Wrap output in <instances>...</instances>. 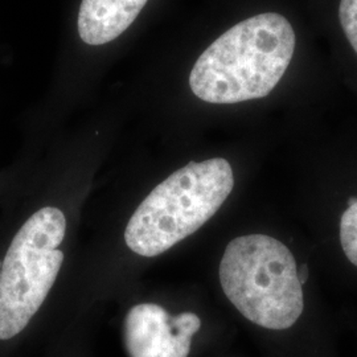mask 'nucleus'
<instances>
[{
    "label": "nucleus",
    "instance_id": "1",
    "mask_svg": "<svg viewBox=\"0 0 357 357\" xmlns=\"http://www.w3.org/2000/svg\"><path fill=\"white\" fill-rule=\"evenodd\" d=\"M295 32L280 13H259L231 26L197 59L190 86L202 101L245 102L268 96L293 60Z\"/></svg>",
    "mask_w": 357,
    "mask_h": 357
},
{
    "label": "nucleus",
    "instance_id": "2",
    "mask_svg": "<svg viewBox=\"0 0 357 357\" xmlns=\"http://www.w3.org/2000/svg\"><path fill=\"white\" fill-rule=\"evenodd\" d=\"M234 187L227 159L191 162L153 188L128 221L125 241L143 257H156L190 237L215 216Z\"/></svg>",
    "mask_w": 357,
    "mask_h": 357
},
{
    "label": "nucleus",
    "instance_id": "3",
    "mask_svg": "<svg viewBox=\"0 0 357 357\" xmlns=\"http://www.w3.org/2000/svg\"><path fill=\"white\" fill-rule=\"evenodd\" d=\"M218 275L230 303L259 327L287 330L303 312V284L294 255L270 236L248 234L231 240Z\"/></svg>",
    "mask_w": 357,
    "mask_h": 357
},
{
    "label": "nucleus",
    "instance_id": "4",
    "mask_svg": "<svg viewBox=\"0 0 357 357\" xmlns=\"http://www.w3.org/2000/svg\"><path fill=\"white\" fill-rule=\"evenodd\" d=\"M65 233L64 213L45 206L15 234L1 262L0 340L19 335L43 306L64 262Z\"/></svg>",
    "mask_w": 357,
    "mask_h": 357
},
{
    "label": "nucleus",
    "instance_id": "5",
    "mask_svg": "<svg viewBox=\"0 0 357 357\" xmlns=\"http://www.w3.org/2000/svg\"><path fill=\"white\" fill-rule=\"evenodd\" d=\"M202 320L193 312L171 317L163 307L142 303L131 307L123 323L130 357H188L192 336Z\"/></svg>",
    "mask_w": 357,
    "mask_h": 357
},
{
    "label": "nucleus",
    "instance_id": "6",
    "mask_svg": "<svg viewBox=\"0 0 357 357\" xmlns=\"http://www.w3.org/2000/svg\"><path fill=\"white\" fill-rule=\"evenodd\" d=\"M149 0H82L78 13L79 38L103 45L119 38L138 17Z\"/></svg>",
    "mask_w": 357,
    "mask_h": 357
},
{
    "label": "nucleus",
    "instance_id": "7",
    "mask_svg": "<svg viewBox=\"0 0 357 357\" xmlns=\"http://www.w3.org/2000/svg\"><path fill=\"white\" fill-rule=\"evenodd\" d=\"M340 243L348 261L357 266V200L345 209L340 220Z\"/></svg>",
    "mask_w": 357,
    "mask_h": 357
},
{
    "label": "nucleus",
    "instance_id": "8",
    "mask_svg": "<svg viewBox=\"0 0 357 357\" xmlns=\"http://www.w3.org/2000/svg\"><path fill=\"white\" fill-rule=\"evenodd\" d=\"M339 20L349 44L357 53V0H340Z\"/></svg>",
    "mask_w": 357,
    "mask_h": 357
},
{
    "label": "nucleus",
    "instance_id": "9",
    "mask_svg": "<svg viewBox=\"0 0 357 357\" xmlns=\"http://www.w3.org/2000/svg\"><path fill=\"white\" fill-rule=\"evenodd\" d=\"M310 275V270H308V265H302L301 268H298V278L302 284L306 283Z\"/></svg>",
    "mask_w": 357,
    "mask_h": 357
},
{
    "label": "nucleus",
    "instance_id": "10",
    "mask_svg": "<svg viewBox=\"0 0 357 357\" xmlns=\"http://www.w3.org/2000/svg\"><path fill=\"white\" fill-rule=\"evenodd\" d=\"M356 197H351L349 200H348V206H351V205L355 204L356 203Z\"/></svg>",
    "mask_w": 357,
    "mask_h": 357
},
{
    "label": "nucleus",
    "instance_id": "11",
    "mask_svg": "<svg viewBox=\"0 0 357 357\" xmlns=\"http://www.w3.org/2000/svg\"><path fill=\"white\" fill-rule=\"evenodd\" d=\"M0 275H1V262H0Z\"/></svg>",
    "mask_w": 357,
    "mask_h": 357
}]
</instances>
